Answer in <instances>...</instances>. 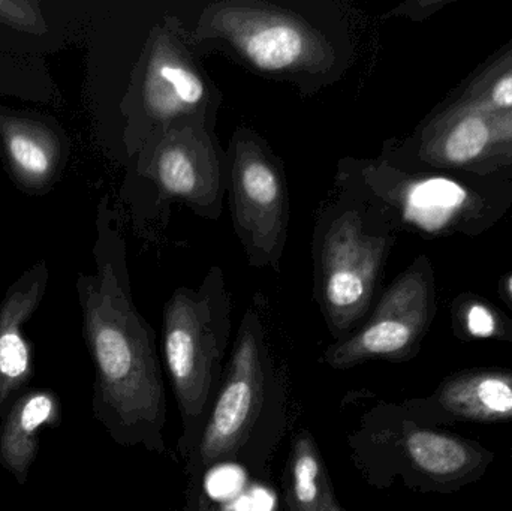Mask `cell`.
Masks as SVG:
<instances>
[{
    "label": "cell",
    "instance_id": "cell-1",
    "mask_svg": "<svg viewBox=\"0 0 512 511\" xmlns=\"http://www.w3.org/2000/svg\"><path fill=\"white\" fill-rule=\"evenodd\" d=\"M96 278L80 287L83 332L95 365L93 414L119 444L162 452L165 389L155 333L132 302L125 242L104 209Z\"/></svg>",
    "mask_w": 512,
    "mask_h": 511
},
{
    "label": "cell",
    "instance_id": "cell-2",
    "mask_svg": "<svg viewBox=\"0 0 512 511\" xmlns=\"http://www.w3.org/2000/svg\"><path fill=\"white\" fill-rule=\"evenodd\" d=\"M180 20L200 56L224 54L307 98L342 80L355 62L351 24L336 2L219 0Z\"/></svg>",
    "mask_w": 512,
    "mask_h": 511
},
{
    "label": "cell",
    "instance_id": "cell-3",
    "mask_svg": "<svg viewBox=\"0 0 512 511\" xmlns=\"http://www.w3.org/2000/svg\"><path fill=\"white\" fill-rule=\"evenodd\" d=\"M387 248L376 204L336 185L316 213L312 260L315 300L339 341L369 314Z\"/></svg>",
    "mask_w": 512,
    "mask_h": 511
},
{
    "label": "cell",
    "instance_id": "cell-4",
    "mask_svg": "<svg viewBox=\"0 0 512 511\" xmlns=\"http://www.w3.org/2000/svg\"><path fill=\"white\" fill-rule=\"evenodd\" d=\"M221 89L201 63L176 14H164L150 29L123 98L125 144L131 156L179 120L216 126Z\"/></svg>",
    "mask_w": 512,
    "mask_h": 511
},
{
    "label": "cell",
    "instance_id": "cell-5",
    "mask_svg": "<svg viewBox=\"0 0 512 511\" xmlns=\"http://www.w3.org/2000/svg\"><path fill=\"white\" fill-rule=\"evenodd\" d=\"M231 315L221 266L210 267L197 288H177L165 303V365L183 416H201L206 408L230 339Z\"/></svg>",
    "mask_w": 512,
    "mask_h": 511
},
{
    "label": "cell",
    "instance_id": "cell-6",
    "mask_svg": "<svg viewBox=\"0 0 512 511\" xmlns=\"http://www.w3.org/2000/svg\"><path fill=\"white\" fill-rule=\"evenodd\" d=\"M135 173L149 186L158 212L182 203L200 218L218 221L230 189V152L216 126L179 120L144 144L135 155Z\"/></svg>",
    "mask_w": 512,
    "mask_h": 511
},
{
    "label": "cell",
    "instance_id": "cell-7",
    "mask_svg": "<svg viewBox=\"0 0 512 511\" xmlns=\"http://www.w3.org/2000/svg\"><path fill=\"white\" fill-rule=\"evenodd\" d=\"M228 152L234 234L252 267L279 273L291 221L282 159L258 131L248 126L236 128Z\"/></svg>",
    "mask_w": 512,
    "mask_h": 511
},
{
    "label": "cell",
    "instance_id": "cell-8",
    "mask_svg": "<svg viewBox=\"0 0 512 511\" xmlns=\"http://www.w3.org/2000/svg\"><path fill=\"white\" fill-rule=\"evenodd\" d=\"M264 333L254 309L240 324L228 377L201 440L203 464L228 458L245 441L262 404Z\"/></svg>",
    "mask_w": 512,
    "mask_h": 511
},
{
    "label": "cell",
    "instance_id": "cell-9",
    "mask_svg": "<svg viewBox=\"0 0 512 511\" xmlns=\"http://www.w3.org/2000/svg\"><path fill=\"white\" fill-rule=\"evenodd\" d=\"M427 321L426 294L417 275H406L379 300L369 320L325 351V362L348 369L373 359L403 360L417 350Z\"/></svg>",
    "mask_w": 512,
    "mask_h": 511
},
{
    "label": "cell",
    "instance_id": "cell-10",
    "mask_svg": "<svg viewBox=\"0 0 512 511\" xmlns=\"http://www.w3.org/2000/svg\"><path fill=\"white\" fill-rule=\"evenodd\" d=\"M400 444L412 471L433 491L448 494L480 480L495 459L478 441L412 419L403 422Z\"/></svg>",
    "mask_w": 512,
    "mask_h": 511
},
{
    "label": "cell",
    "instance_id": "cell-11",
    "mask_svg": "<svg viewBox=\"0 0 512 511\" xmlns=\"http://www.w3.org/2000/svg\"><path fill=\"white\" fill-rule=\"evenodd\" d=\"M427 423L512 422V371L472 369L445 378L430 398L412 404Z\"/></svg>",
    "mask_w": 512,
    "mask_h": 511
},
{
    "label": "cell",
    "instance_id": "cell-12",
    "mask_svg": "<svg viewBox=\"0 0 512 511\" xmlns=\"http://www.w3.org/2000/svg\"><path fill=\"white\" fill-rule=\"evenodd\" d=\"M62 425V401L51 389H27L0 420V465L24 486L45 429Z\"/></svg>",
    "mask_w": 512,
    "mask_h": 511
},
{
    "label": "cell",
    "instance_id": "cell-13",
    "mask_svg": "<svg viewBox=\"0 0 512 511\" xmlns=\"http://www.w3.org/2000/svg\"><path fill=\"white\" fill-rule=\"evenodd\" d=\"M41 299L38 284L15 290L0 308V420L23 395L35 375L32 345L24 338L23 324Z\"/></svg>",
    "mask_w": 512,
    "mask_h": 511
},
{
    "label": "cell",
    "instance_id": "cell-14",
    "mask_svg": "<svg viewBox=\"0 0 512 511\" xmlns=\"http://www.w3.org/2000/svg\"><path fill=\"white\" fill-rule=\"evenodd\" d=\"M289 479L286 501L291 511H325L336 501L321 453L307 432L295 441Z\"/></svg>",
    "mask_w": 512,
    "mask_h": 511
},
{
    "label": "cell",
    "instance_id": "cell-15",
    "mask_svg": "<svg viewBox=\"0 0 512 511\" xmlns=\"http://www.w3.org/2000/svg\"><path fill=\"white\" fill-rule=\"evenodd\" d=\"M466 192L447 179H430L415 183L405 194V216L427 230L444 222L442 215L462 206Z\"/></svg>",
    "mask_w": 512,
    "mask_h": 511
},
{
    "label": "cell",
    "instance_id": "cell-16",
    "mask_svg": "<svg viewBox=\"0 0 512 511\" xmlns=\"http://www.w3.org/2000/svg\"><path fill=\"white\" fill-rule=\"evenodd\" d=\"M6 149L12 164L29 179H44L53 167V155L41 138L30 132L11 131L6 134Z\"/></svg>",
    "mask_w": 512,
    "mask_h": 511
},
{
    "label": "cell",
    "instance_id": "cell-17",
    "mask_svg": "<svg viewBox=\"0 0 512 511\" xmlns=\"http://www.w3.org/2000/svg\"><path fill=\"white\" fill-rule=\"evenodd\" d=\"M489 128L480 117H468L451 131L444 152L450 161L466 162L480 155L489 141Z\"/></svg>",
    "mask_w": 512,
    "mask_h": 511
},
{
    "label": "cell",
    "instance_id": "cell-18",
    "mask_svg": "<svg viewBox=\"0 0 512 511\" xmlns=\"http://www.w3.org/2000/svg\"><path fill=\"white\" fill-rule=\"evenodd\" d=\"M0 21L27 33H44L45 23L42 20L38 5L33 2H5L0 0Z\"/></svg>",
    "mask_w": 512,
    "mask_h": 511
},
{
    "label": "cell",
    "instance_id": "cell-19",
    "mask_svg": "<svg viewBox=\"0 0 512 511\" xmlns=\"http://www.w3.org/2000/svg\"><path fill=\"white\" fill-rule=\"evenodd\" d=\"M466 332L477 339L495 338L499 332V324L495 315L486 306L474 305L466 312Z\"/></svg>",
    "mask_w": 512,
    "mask_h": 511
},
{
    "label": "cell",
    "instance_id": "cell-20",
    "mask_svg": "<svg viewBox=\"0 0 512 511\" xmlns=\"http://www.w3.org/2000/svg\"><path fill=\"white\" fill-rule=\"evenodd\" d=\"M493 101L501 107H512V75L502 78L493 89Z\"/></svg>",
    "mask_w": 512,
    "mask_h": 511
},
{
    "label": "cell",
    "instance_id": "cell-21",
    "mask_svg": "<svg viewBox=\"0 0 512 511\" xmlns=\"http://www.w3.org/2000/svg\"><path fill=\"white\" fill-rule=\"evenodd\" d=\"M325 511H345L342 509V507L339 506V504L334 501V503H331L330 506L325 509Z\"/></svg>",
    "mask_w": 512,
    "mask_h": 511
},
{
    "label": "cell",
    "instance_id": "cell-22",
    "mask_svg": "<svg viewBox=\"0 0 512 511\" xmlns=\"http://www.w3.org/2000/svg\"><path fill=\"white\" fill-rule=\"evenodd\" d=\"M508 290H510L512 296V278L510 279V282H508Z\"/></svg>",
    "mask_w": 512,
    "mask_h": 511
}]
</instances>
